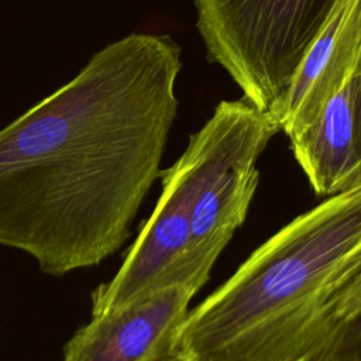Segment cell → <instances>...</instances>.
I'll list each match as a JSON object with an SVG mask.
<instances>
[{
	"label": "cell",
	"instance_id": "cell-1",
	"mask_svg": "<svg viewBox=\"0 0 361 361\" xmlns=\"http://www.w3.org/2000/svg\"><path fill=\"white\" fill-rule=\"evenodd\" d=\"M180 54L169 35H126L0 130V245L52 276L121 248L161 173Z\"/></svg>",
	"mask_w": 361,
	"mask_h": 361
},
{
	"label": "cell",
	"instance_id": "cell-2",
	"mask_svg": "<svg viewBox=\"0 0 361 361\" xmlns=\"http://www.w3.org/2000/svg\"><path fill=\"white\" fill-rule=\"evenodd\" d=\"M361 276V183L261 244L179 326L171 361H309Z\"/></svg>",
	"mask_w": 361,
	"mask_h": 361
},
{
	"label": "cell",
	"instance_id": "cell-3",
	"mask_svg": "<svg viewBox=\"0 0 361 361\" xmlns=\"http://www.w3.org/2000/svg\"><path fill=\"white\" fill-rule=\"evenodd\" d=\"M336 1L195 0L196 27L209 61L279 123L293 76Z\"/></svg>",
	"mask_w": 361,
	"mask_h": 361
},
{
	"label": "cell",
	"instance_id": "cell-4",
	"mask_svg": "<svg viewBox=\"0 0 361 361\" xmlns=\"http://www.w3.org/2000/svg\"><path fill=\"white\" fill-rule=\"evenodd\" d=\"M233 102H220L173 165L161 171L154 212L128 248L117 274L92 292V317L117 310L162 286L176 283L175 271L188 248L195 203L224 144Z\"/></svg>",
	"mask_w": 361,
	"mask_h": 361
},
{
	"label": "cell",
	"instance_id": "cell-5",
	"mask_svg": "<svg viewBox=\"0 0 361 361\" xmlns=\"http://www.w3.org/2000/svg\"><path fill=\"white\" fill-rule=\"evenodd\" d=\"M279 131L271 114L245 99L233 102L224 144L195 203L189 243L175 282L200 289L209 281L217 258L247 217L259 180L258 158Z\"/></svg>",
	"mask_w": 361,
	"mask_h": 361
},
{
	"label": "cell",
	"instance_id": "cell-6",
	"mask_svg": "<svg viewBox=\"0 0 361 361\" xmlns=\"http://www.w3.org/2000/svg\"><path fill=\"white\" fill-rule=\"evenodd\" d=\"M199 290L176 282L92 317L68 340L62 361H171L175 334Z\"/></svg>",
	"mask_w": 361,
	"mask_h": 361
},
{
	"label": "cell",
	"instance_id": "cell-7",
	"mask_svg": "<svg viewBox=\"0 0 361 361\" xmlns=\"http://www.w3.org/2000/svg\"><path fill=\"white\" fill-rule=\"evenodd\" d=\"M361 62V0H337L289 86L279 124L288 138L305 130Z\"/></svg>",
	"mask_w": 361,
	"mask_h": 361
},
{
	"label": "cell",
	"instance_id": "cell-8",
	"mask_svg": "<svg viewBox=\"0 0 361 361\" xmlns=\"http://www.w3.org/2000/svg\"><path fill=\"white\" fill-rule=\"evenodd\" d=\"M361 62L317 117L289 138L295 159L313 190L331 196L361 183L355 151V94Z\"/></svg>",
	"mask_w": 361,
	"mask_h": 361
},
{
	"label": "cell",
	"instance_id": "cell-9",
	"mask_svg": "<svg viewBox=\"0 0 361 361\" xmlns=\"http://www.w3.org/2000/svg\"><path fill=\"white\" fill-rule=\"evenodd\" d=\"M309 361H361V312L344 320L329 343Z\"/></svg>",
	"mask_w": 361,
	"mask_h": 361
},
{
	"label": "cell",
	"instance_id": "cell-10",
	"mask_svg": "<svg viewBox=\"0 0 361 361\" xmlns=\"http://www.w3.org/2000/svg\"><path fill=\"white\" fill-rule=\"evenodd\" d=\"M358 312H361V276L347 289V292L341 296V299L337 303V307H336L337 329L344 320H347L348 317L354 316Z\"/></svg>",
	"mask_w": 361,
	"mask_h": 361
},
{
	"label": "cell",
	"instance_id": "cell-11",
	"mask_svg": "<svg viewBox=\"0 0 361 361\" xmlns=\"http://www.w3.org/2000/svg\"><path fill=\"white\" fill-rule=\"evenodd\" d=\"M355 151H357L360 175H361V68L358 72L357 94H355Z\"/></svg>",
	"mask_w": 361,
	"mask_h": 361
}]
</instances>
